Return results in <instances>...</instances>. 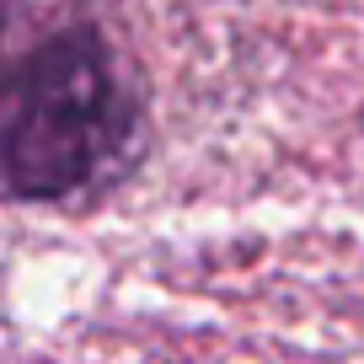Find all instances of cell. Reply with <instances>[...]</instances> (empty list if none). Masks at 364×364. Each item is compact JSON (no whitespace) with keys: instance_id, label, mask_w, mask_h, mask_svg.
I'll list each match as a JSON object with an SVG mask.
<instances>
[{"instance_id":"cell-1","label":"cell","mask_w":364,"mask_h":364,"mask_svg":"<svg viewBox=\"0 0 364 364\" xmlns=\"http://www.w3.org/2000/svg\"><path fill=\"white\" fill-rule=\"evenodd\" d=\"M150 150V86L113 0H6L0 182L11 204H97Z\"/></svg>"}]
</instances>
